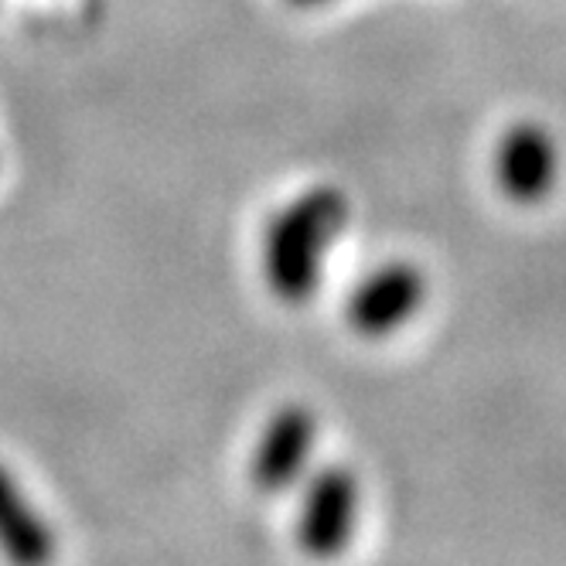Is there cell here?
Returning <instances> with one entry per match:
<instances>
[{"mask_svg": "<svg viewBox=\"0 0 566 566\" xmlns=\"http://www.w3.org/2000/svg\"><path fill=\"white\" fill-rule=\"evenodd\" d=\"M352 222V201L338 185H314L276 209L260 239V273L266 291L287 307L317 297L328 256Z\"/></svg>", "mask_w": 566, "mask_h": 566, "instance_id": "cell-1", "label": "cell"}, {"mask_svg": "<svg viewBox=\"0 0 566 566\" xmlns=\"http://www.w3.org/2000/svg\"><path fill=\"white\" fill-rule=\"evenodd\" d=\"M427 304V273L410 260H386L345 297V325L366 342L402 332Z\"/></svg>", "mask_w": 566, "mask_h": 566, "instance_id": "cell-2", "label": "cell"}, {"mask_svg": "<svg viewBox=\"0 0 566 566\" xmlns=\"http://www.w3.org/2000/svg\"><path fill=\"white\" fill-rule=\"evenodd\" d=\"M301 515H297V546L314 559H332L348 549L358 512L361 484L358 474L345 464H325L301 481Z\"/></svg>", "mask_w": 566, "mask_h": 566, "instance_id": "cell-3", "label": "cell"}, {"mask_svg": "<svg viewBox=\"0 0 566 566\" xmlns=\"http://www.w3.org/2000/svg\"><path fill=\"white\" fill-rule=\"evenodd\" d=\"M317 448V417L304 402L280 407L260 430L250 478L263 495H287L301 489L311 474V458Z\"/></svg>", "mask_w": 566, "mask_h": 566, "instance_id": "cell-4", "label": "cell"}, {"mask_svg": "<svg viewBox=\"0 0 566 566\" xmlns=\"http://www.w3.org/2000/svg\"><path fill=\"white\" fill-rule=\"evenodd\" d=\"M559 144L549 134V127L536 124V119H522L512 124L502 140L495 144L492 157V175L499 191L512 201V206L533 209L556 191L559 181Z\"/></svg>", "mask_w": 566, "mask_h": 566, "instance_id": "cell-5", "label": "cell"}, {"mask_svg": "<svg viewBox=\"0 0 566 566\" xmlns=\"http://www.w3.org/2000/svg\"><path fill=\"white\" fill-rule=\"evenodd\" d=\"M0 553L14 563H45L55 553L52 530L4 464H0Z\"/></svg>", "mask_w": 566, "mask_h": 566, "instance_id": "cell-6", "label": "cell"}, {"mask_svg": "<svg viewBox=\"0 0 566 566\" xmlns=\"http://www.w3.org/2000/svg\"><path fill=\"white\" fill-rule=\"evenodd\" d=\"M291 8H301V11H311V8H325L332 0H287Z\"/></svg>", "mask_w": 566, "mask_h": 566, "instance_id": "cell-7", "label": "cell"}]
</instances>
